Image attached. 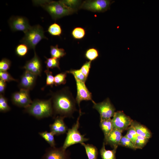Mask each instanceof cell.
<instances>
[{
  "label": "cell",
  "mask_w": 159,
  "mask_h": 159,
  "mask_svg": "<svg viewBox=\"0 0 159 159\" xmlns=\"http://www.w3.org/2000/svg\"><path fill=\"white\" fill-rule=\"evenodd\" d=\"M69 153L62 147L47 148L41 159H69Z\"/></svg>",
  "instance_id": "cell-12"
},
{
  "label": "cell",
  "mask_w": 159,
  "mask_h": 159,
  "mask_svg": "<svg viewBox=\"0 0 159 159\" xmlns=\"http://www.w3.org/2000/svg\"><path fill=\"white\" fill-rule=\"evenodd\" d=\"M54 117L57 115L64 117H72L77 110L76 100L67 87L55 92H51Z\"/></svg>",
  "instance_id": "cell-1"
},
{
  "label": "cell",
  "mask_w": 159,
  "mask_h": 159,
  "mask_svg": "<svg viewBox=\"0 0 159 159\" xmlns=\"http://www.w3.org/2000/svg\"><path fill=\"white\" fill-rule=\"evenodd\" d=\"M62 2L68 7L77 10L78 8H80L81 4L79 0H62Z\"/></svg>",
  "instance_id": "cell-33"
},
{
  "label": "cell",
  "mask_w": 159,
  "mask_h": 159,
  "mask_svg": "<svg viewBox=\"0 0 159 159\" xmlns=\"http://www.w3.org/2000/svg\"><path fill=\"white\" fill-rule=\"evenodd\" d=\"M29 90L20 89L18 92L13 93L11 97L12 103L19 107L24 108L29 106L32 103Z\"/></svg>",
  "instance_id": "cell-9"
},
{
  "label": "cell",
  "mask_w": 159,
  "mask_h": 159,
  "mask_svg": "<svg viewBox=\"0 0 159 159\" xmlns=\"http://www.w3.org/2000/svg\"><path fill=\"white\" fill-rule=\"evenodd\" d=\"M37 76L25 71L21 76L18 85L20 89L30 91L32 90L36 84Z\"/></svg>",
  "instance_id": "cell-13"
},
{
  "label": "cell",
  "mask_w": 159,
  "mask_h": 159,
  "mask_svg": "<svg viewBox=\"0 0 159 159\" xmlns=\"http://www.w3.org/2000/svg\"><path fill=\"white\" fill-rule=\"evenodd\" d=\"M119 145L124 147L134 150L137 148L135 144L125 135L122 136L120 141Z\"/></svg>",
  "instance_id": "cell-28"
},
{
  "label": "cell",
  "mask_w": 159,
  "mask_h": 159,
  "mask_svg": "<svg viewBox=\"0 0 159 159\" xmlns=\"http://www.w3.org/2000/svg\"><path fill=\"white\" fill-rule=\"evenodd\" d=\"M76 85L77 94L76 98V102L80 108V104L83 100H90L93 102L91 93L85 85V83L81 82L74 77Z\"/></svg>",
  "instance_id": "cell-11"
},
{
  "label": "cell",
  "mask_w": 159,
  "mask_h": 159,
  "mask_svg": "<svg viewBox=\"0 0 159 159\" xmlns=\"http://www.w3.org/2000/svg\"><path fill=\"white\" fill-rule=\"evenodd\" d=\"M47 32L52 36H60L62 33V29L59 24L55 23L49 26Z\"/></svg>",
  "instance_id": "cell-25"
},
{
  "label": "cell",
  "mask_w": 159,
  "mask_h": 159,
  "mask_svg": "<svg viewBox=\"0 0 159 159\" xmlns=\"http://www.w3.org/2000/svg\"><path fill=\"white\" fill-rule=\"evenodd\" d=\"M34 56L30 60L27 61L22 68L25 71L37 75L41 76L42 70L41 60L34 51Z\"/></svg>",
  "instance_id": "cell-14"
},
{
  "label": "cell",
  "mask_w": 159,
  "mask_h": 159,
  "mask_svg": "<svg viewBox=\"0 0 159 159\" xmlns=\"http://www.w3.org/2000/svg\"><path fill=\"white\" fill-rule=\"evenodd\" d=\"M116 149L112 150H107L105 148V144L103 142L102 147L100 150V154L102 159H116Z\"/></svg>",
  "instance_id": "cell-20"
},
{
  "label": "cell",
  "mask_w": 159,
  "mask_h": 159,
  "mask_svg": "<svg viewBox=\"0 0 159 159\" xmlns=\"http://www.w3.org/2000/svg\"><path fill=\"white\" fill-rule=\"evenodd\" d=\"M121 132L113 129L106 137H104L105 145H109L113 148L117 149L122 137Z\"/></svg>",
  "instance_id": "cell-16"
},
{
  "label": "cell",
  "mask_w": 159,
  "mask_h": 159,
  "mask_svg": "<svg viewBox=\"0 0 159 159\" xmlns=\"http://www.w3.org/2000/svg\"><path fill=\"white\" fill-rule=\"evenodd\" d=\"M50 54L52 57L60 59L65 55L66 53L62 48H58V45L50 46Z\"/></svg>",
  "instance_id": "cell-22"
},
{
  "label": "cell",
  "mask_w": 159,
  "mask_h": 159,
  "mask_svg": "<svg viewBox=\"0 0 159 159\" xmlns=\"http://www.w3.org/2000/svg\"><path fill=\"white\" fill-rule=\"evenodd\" d=\"M44 72L47 75L46 85L52 87L54 85V77L52 75V72L48 69H46Z\"/></svg>",
  "instance_id": "cell-36"
},
{
  "label": "cell",
  "mask_w": 159,
  "mask_h": 159,
  "mask_svg": "<svg viewBox=\"0 0 159 159\" xmlns=\"http://www.w3.org/2000/svg\"><path fill=\"white\" fill-rule=\"evenodd\" d=\"M24 111L38 119L52 117L53 112L51 100L35 99Z\"/></svg>",
  "instance_id": "cell-3"
},
{
  "label": "cell",
  "mask_w": 159,
  "mask_h": 159,
  "mask_svg": "<svg viewBox=\"0 0 159 159\" xmlns=\"http://www.w3.org/2000/svg\"><path fill=\"white\" fill-rule=\"evenodd\" d=\"M67 72H62L56 75L54 77V85L57 86L61 85H64L66 82Z\"/></svg>",
  "instance_id": "cell-26"
},
{
  "label": "cell",
  "mask_w": 159,
  "mask_h": 159,
  "mask_svg": "<svg viewBox=\"0 0 159 159\" xmlns=\"http://www.w3.org/2000/svg\"><path fill=\"white\" fill-rule=\"evenodd\" d=\"M91 61H86L81 67L80 69L82 72L87 78L91 68Z\"/></svg>",
  "instance_id": "cell-38"
},
{
  "label": "cell",
  "mask_w": 159,
  "mask_h": 159,
  "mask_svg": "<svg viewBox=\"0 0 159 159\" xmlns=\"http://www.w3.org/2000/svg\"><path fill=\"white\" fill-rule=\"evenodd\" d=\"M85 56L87 59L92 62L98 57L99 53L97 49L94 48H91L86 50L85 53Z\"/></svg>",
  "instance_id": "cell-24"
},
{
  "label": "cell",
  "mask_w": 159,
  "mask_h": 159,
  "mask_svg": "<svg viewBox=\"0 0 159 159\" xmlns=\"http://www.w3.org/2000/svg\"><path fill=\"white\" fill-rule=\"evenodd\" d=\"M81 144L85 148L88 159H97L98 152L95 146L92 144H85L84 143Z\"/></svg>",
  "instance_id": "cell-18"
},
{
  "label": "cell",
  "mask_w": 159,
  "mask_h": 159,
  "mask_svg": "<svg viewBox=\"0 0 159 159\" xmlns=\"http://www.w3.org/2000/svg\"><path fill=\"white\" fill-rule=\"evenodd\" d=\"M100 126L103 132L104 137L107 136L113 129L111 118L100 120Z\"/></svg>",
  "instance_id": "cell-19"
},
{
  "label": "cell",
  "mask_w": 159,
  "mask_h": 159,
  "mask_svg": "<svg viewBox=\"0 0 159 159\" xmlns=\"http://www.w3.org/2000/svg\"><path fill=\"white\" fill-rule=\"evenodd\" d=\"M0 78L5 82H18V80L14 78L7 71L0 72Z\"/></svg>",
  "instance_id": "cell-37"
},
{
  "label": "cell",
  "mask_w": 159,
  "mask_h": 159,
  "mask_svg": "<svg viewBox=\"0 0 159 159\" xmlns=\"http://www.w3.org/2000/svg\"><path fill=\"white\" fill-rule=\"evenodd\" d=\"M10 110L7 99L4 95H0V112L4 113L9 111Z\"/></svg>",
  "instance_id": "cell-30"
},
{
  "label": "cell",
  "mask_w": 159,
  "mask_h": 159,
  "mask_svg": "<svg viewBox=\"0 0 159 159\" xmlns=\"http://www.w3.org/2000/svg\"><path fill=\"white\" fill-rule=\"evenodd\" d=\"M39 134L49 144L51 147H55L56 143L54 137V135L52 132L46 131L39 132Z\"/></svg>",
  "instance_id": "cell-21"
},
{
  "label": "cell",
  "mask_w": 159,
  "mask_h": 159,
  "mask_svg": "<svg viewBox=\"0 0 159 159\" xmlns=\"http://www.w3.org/2000/svg\"><path fill=\"white\" fill-rule=\"evenodd\" d=\"M9 23L11 29L14 32L21 31L24 33L31 26L28 19L22 16L11 17L9 20Z\"/></svg>",
  "instance_id": "cell-10"
},
{
  "label": "cell",
  "mask_w": 159,
  "mask_h": 159,
  "mask_svg": "<svg viewBox=\"0 0 159 159\" xmlns=\"http://www.w3.org/2000/svg\"><path fill=\"white\" fill-rule=\"evenodd\" d=\"M131 125L134 127L138 135L149 139L152 137V133L150 130L139 122L133 120Z\"/></svg>",
  "instance_id": "cell-17"
},
{
  "label": "cell",
  "mask_w": 159,
  "mask_h": 159,
  "mask_svg": "<svg viewBox=\"0 0 159 159\" xmlns=\"http://www.w3.org/2000/svg\"><path fill=\"white\" fill-rule=\"evenodd\" d=\"M149 139L138 135L135 143V145L137 148L142 149L148 142Z\"/></svg>",
  "instance_id": "cell-34"
},
{
  "label": "cell",
  "mask_w": 159,
  "mask_h": 159,
  "mask_svg": "<svg viewBox=\"0 0 159 159\" xmlns=\"http://www.w3.org/2000/svg\"><path fill=\"white\" fill-rule=\"evenodd\" d=\"M54 118L53 122L49 125L50 131L56 135L63 134L67 132L68 129L64 122V118L57 116Z\"/></svg>",
  "instance_id": "cell-15"
},
{
  "label": "cell",
  "mask_w": 159,
  "mask_h": 159,
  "mask_svg": "<svg viewBox=\"0 0 159 159\" xmlns=\"http://www.w3.org/2000/svg\"><path fill=\"white\" fill-rule=\"evenodd\" d=\"M113 1L109 0H85L81 3L80 8L94 12H104L110 9Z\"/></svg>",
  "instance_id": "cell-6"
},
{
  "label": "cell",
  "mask_w": 159,
  "mask_h": 159,
  "mask_svg": "<svg viewBox=\"0 0 159 159\" xmlns=\"http://www.w3.org/2000/svg\"><path fill=\"white\" fill-rule=\"evenodd\" d=\"M76 122L73 125L71 128L68 129L65 140L62 146L63 149L66 150L70 146L77 143L81 144L89 140L85 137V135H82L78 130L80 126L79 120L82 115L81 111Z\"/></svg>",
  "instance_id": "cell-5"
},
{
  "label": "cell",
  "mask_w": 159,
  "mask_h": 159,
  "mask_svg": "<svg viewBox=\"0 0 159 159\" xmlns=\"http://www.w3.org/2000/svg\"><path fill=\"white\" fill-rule=\"evenodd\" d=\"M66 72L67 73L72 74L74 77L81 82L85 83L87 80V78L82 72L80 69H71L69 71H66Z\"/></svg>",
  "instance_id": "cell-29"
},
{
  "label": "cell",
  "mask_w": 159,
  "mask_h": 159,
  "mask_svg": "<svg viewBox=\"0 0 159 159\" xmlns=\"http://www.w3.org/2000/svg\"><path fill=\"white\" fill-rule=\"evenodd\" d=\"M71 34L74 39H82L85 37V31L82 27H76L73 29Z\"/></svg>",
  "instance_id": "cell-27"
},
{
  "label": "cell",
  "mask_w": 159,
  "mask_h": 159,
  "mask_svg": "<svg viewBox=\"0 0 159 159\" xmlns=\"http://www.w3.org/2000/svg\"><path fill=\"white\" fill-rule=\"evenodd\" d=\"M6 82L0 79V95H4L6 88Z\"/></svg>",
  "instance_id": "cell-39"
},
{
  "label": "cell",
  "mask_w": 159,
  "mask_h": 159,
  "mask_svg": "<svg viewBox=\"0 0 159 159\" xmlns=\"http://www.w3.org/2000/svg\"><path fill=\"white\" fill-rule=\"evenodd\" d=\"M127 130V133L125 135L130 140L135 144L138 135L134 127L131 125L128 127Z\"/></svg>",
  "instance_id": "cell-32"
},
{
  "label": "cell",
  "mask_w": 159,
  "mask_h": 159,
  "mask_svg": "<svg viewBox=\"0 0 159 159\" xmlns=\"http://www.w3.org/2000/svg\"><path fill=\"white\" fill-rule=\"evenodd\" d=\"M29 47L26 44L22 43L18 45L15 49L16 54L19 56L22 57L27 53Z\"/></svg>",
  "instance_id": "cell-31"
},
{
  "label": "cell",
  "mask_w": 159,
  "mask_h": 159,
  "mask_svg": "<svg viewBox=\"0 0 159 159\" xmlns=\"http://www.w3.org/2000/svg\"><path fill=\"white\" fill-rule=\"evenodd\" d=\"M11 61L6 58H3L0 62V72H5L9 69L11 65Z\"/></svg>",
  "instance_id": "cell-35"
},
{
  "label": "cell",
  "mask_w": 159,
  "mask_h": 159,
  "mask_svg": "<svg viewBox=\"0 0 159 159\" xmlns=\"http://www.w3.org/2000/svg\"><path fill=\"white\" fill-rule=\"evenodd\" d=\"M33 2L35 4L42 7L55 20L72 14L77 11L66 6L62 0L58 1L37 0L34 1Z\"/></svg>",
  "instance_id": "cell-2"
},
{
  "label": "cell",
  "mask_w": 159,
  "mask_h": 159,
  "mask_svg": "<svg viewBox=\"0 0 159 159\" xmlns=\"http://www.w3.org/2000/svg\"><path fill=\"white\" fill-rule=\"evenodd\" d=\"M45 57L46 59L45 63L47 69L57 68L59 70L60 69L59 67L60 59L53 57L47 58Z\"/></svg>",
  "instance_id": "cell-23"
},
{
  "label": "cell",
  "mask_w": 159,
  "mask_h": 159,
  "mask_svg": "<svg viewBox=\"0 0 159 159\" xmlns=\"http://www.w3.org/2000/svg\"><path fill=\"white\" fill-rule=\"evenodd\" d=\"M44 32L43 28L39 25L31 26L24 33V35L20 42L35 51L36 46L42 39H47Z\"/></svg>",
  "instance_id": "cell-4"
},
{
  "label": "cell",
  "mask_w": 159,
  "mask_h": 159,
  "mask_svg": "<svg viewBox=\"0 0 159 159\" xmlns=\"http://www.w3.org/2000/svg\"><path fill=\"white\" fill-rule=\"evenodd\" d=\"M113 129L122 132L130 126L133 120L122 111H117L112 119Z\"/></svg>",
  "instance_id": "cell-8"
},
{
  "label": "cell",
  "mask_w": 159,
  "mask_h": 159,
  "mask_svg": "<svg viewBox=\"0 0 159 159\" xmlns=\"http://www.w3.org/2000/svg\"><path fill=\"white\" fill-rule=\"evenodd\" d=\"M93 103V108L96 109L100 115V120L110 119L113 117L115 112V108L107 98L99 103Z\"/></svg>",
  "instance_id": "cell-7"
}]
</instances>
